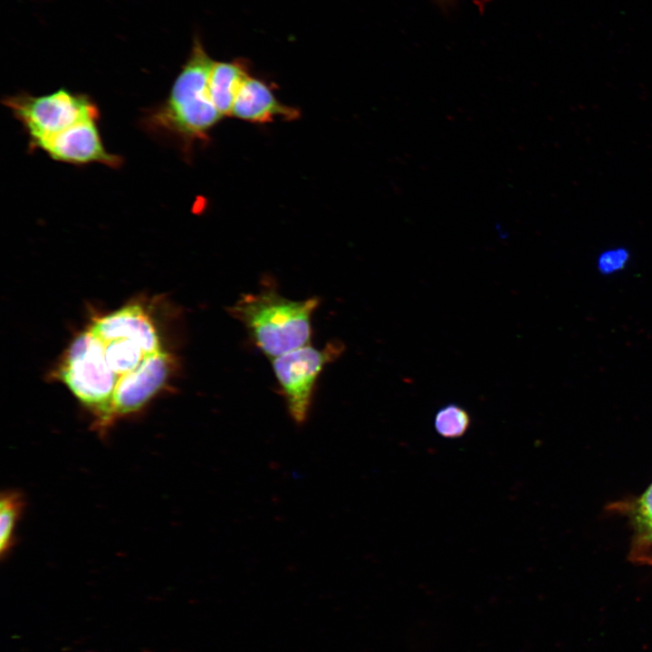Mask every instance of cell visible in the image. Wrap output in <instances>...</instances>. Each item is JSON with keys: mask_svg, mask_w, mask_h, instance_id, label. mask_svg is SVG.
<instances>
[{"mask_svg": "<svg viewBox=\"0 0 652 652\" xmlns=\"http://www.w3.org/2000/svg\"><path fill=\"white\" fill-rule=\"evenodd\" d=\"M214 62L201 40L195 37L168 97L141 120L148 132L175 142L187 155L195 143L208 139L209 131L223 117L208 90Z\"/></svg>", "mask_w": 652, "mask_h": 652, "instance_id": "1", "label": "cell"}, {"mask_svg": "<svg viewBox=\"0 0 652 652\" xmlns=\"http://www.w3.org/2000/svg\"><path fill=\"white\" fill-rule=\"evenodd\" d=\"M318 298L293 301L266 288L244 294L228 313L246 329L254 345L271 360L310 344Z\"/></svg>", "mask_w": 652, "mask_h": 652, "instance_id": "2", "label": "cell"}, {"mask_svg": "<svg viewBox=\"0 0 652 652\" xmlns=\"http://www.w3.org/2000/svg\"><path fill=\"white\" fill-rule=\"evenodd\" d=\"M2 102L26 131L31 149L80 121L100 119L99 108L88 95L63 88L41 96L21 92L5 96Z\"/></svg>", "mask_w": 652, "mask_h": 652, "instance_id": "3", "label": "cell"}, {"mask_svg": "<svg viewBox=\"0 0 652 652\" xmlns=\"http://www.w3.org/2000/svg\"><path fill=\"white\" fill-rule=\"evenodd\" d=\"M60 378L82 404L101 420L109 410L119 376L110 369L103 341L90 329L69 347Z\"/></svg>", "mask_w": 652, "mask_h": 652, "instance_id": "4", "label": "cell"}, {"mask_svg": "<svg viewBox=\"0 0 652 652\" xmlns=\"http://www.w3.org/2000/svg\"><path fill=\"white\" fill-rule=\"evenodd\" d=\"M343 349L341 342L336 340L322 349L309 344L272 360L288 413L297 425L307 420L315 386L324 367L338 358Z\"/></svg>", "mask_w": 652, "mask_h": 652, "instance_id": "5", "label": "cell"}, {"mask_svg": "<svg viewBox=\"0 0 652 652\" xmlns=\"http://www.w3.org/2000/svg\"><path fill=\"white\" fill-rule=\"evenodd\" d=\"M170 358L160 350L147 356L134 370L119 378L106 415L94 423L105 436L117 419L140 410L164 385L170 369Z\"/></svg>", "mask_w": 652, "mask_h": 652, "instance_id": "6", "label": "cell"}, {"mask_svg": "<svg viewBox=\"0 0 652 652\" xmlns=\"http://www.w3.org/2000/svg\"><path fill=\"white\" fill-rule=\"evenodd\" d=\"M99 120L80 121L69 129L36 143L32 150H43L52 159L85 165L100 163L110 168H119L123 158L110 153L104 147L97 125Z\"/></svg>", "mask_w": 652, "mask_h": 652, "instance_id": "7", "label": "cell"}, {"mask_svg": "<svg viewBox=\"0 0 652 652\" xmlns=\"http://www.w3.org/2000/svg\"><path fill=\"white\" fill-rule=\"evenodd\" d=\"M90 330L102 341L123 339L134 341L149 355L160 351L158 332L138 304L125 306L96 320Z\"/></svg>", "mask_w": 652, "mask_h": 652, "instance_id": "8", "label": "cell"}, {"mask_svg": "<svg viewBox=\"0 0 652 652\" xmlns=\"http://www.w3.org/2000/svg\"><path fill=\"white\" fill-rule=\"evenodd\" d=\"M231 115L249 122L267 123L277 118L295 120L299 111L277 100L265 82L249 75L236 94Z\"/></svg>", "mask_w": 652, "mask_h": 652, "instance_id": "9", "label": "cell"}, {"mask_svg": "<svg viewBox=\"0 0 652 652\" xmlns=\"http://www.w3.org/2000/svg\"><path fill=\"white\" fill-rule=\"evenodd\" d=\"M249 75L248 65L242 59L214 62L208 90L214 105L222 116L231 115L236 94Z\"/></svg>", "mask_w": 652, "mask_h": 652, "instance_id": "10", "label": "cell"}, {"mask_svg": "<svg viewBox=\"0 0 652 652\" xmlns=\"http://www.w3.org/2000/svg\"><path fill=\"white\" fill-rule=\"evenodd\" d=\"M103 343L106 360L119 378L137 369L149 356L139 345L129 340L117 339Z\"/></svg>", "mask_w": 652, "mask_h": 652, "instance_id": "11", "label": "cell"}, {"mask_svg": "<svg viewBox=\"0 0 652 652\" xmlns=\"http://www.w3.org/2000/svg\"><path fill=\"white\" fill-rule=\"evenodd\" d=\"M24 499L20 493H2L0 501V551L1 557L11 551L14 542V532L24 509Z\"/></svg>", "mask_w": 652, "mask_h": 652, "instance_id": "12", "label": "cell"}, {"mask_svg": "<svg viewBox=\"0 0 652 652\" xmlns=\"http://www.w3.org/2000/svg\"><path fill=\"white\" fill-rule=\"evenodd\" d=\"M470 424L469 413L463 407L455 403L441 407L434 418L436 433L442 437L449 439L463 436L469 429Z\"/></svg>", "mask_w": 652, "mask_h": 652, "instance_id": "13", "label": "cell"}, {"mask_svg": "<svg viewBox=\"0 0 652 652\" xmlns=\"http://www.w3.org/2000/svg\"><path fill=\"white\" fill-rule=\"evenodd\" d=\"M629 259V252L624 247L608 249L599 255L597 269L603 275L613 274L623 270Z\"/></svg>", "mask_w": 652, "mask_h": 652, "instance_id": "14", "label": "cell"}, {"mask_svg": "<svg viewBox=\"0 0 652 652\" xmlns=\"http://www.w3.org/2000/svg\"><path fill=\"white\" fill-rule=\"evenodd\" d=\"M637 518L640 525L652 523V484L646 490L638 500L637 506Z\"/></svg>", "mask_w": 652, "mask_h": 652, "instance_id": "15", "label": "cell"}, {"mask_svg": "<svg viewBox=\"0 0 652 652\" xmlns=\"http://www.w3.org/2000/svg\"><path fill=\"white\" fill-rule=\"evenodd\" d=\"M646 532V536L648 540L652 541V523L641 525Z\"/></svg>", "mask_w": 652, "mask_h": 652, "instance_id": "16", "label": "cell"}, {"mask_svg": "<svg viewBox=\"0 0 652 652\" xmlns=\"http://www.w3.org/2000/svg\"><path fill=\"white\" fill-rule=\"evenodd\" d=\"M441 4H448L451 0H436Z\"/></svg>", "mask_w": 652, "mask_h": 652, "instance_id": "17", "label": "cell"}]
</instances>
